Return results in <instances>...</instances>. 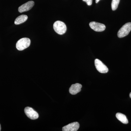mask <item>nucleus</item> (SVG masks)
<instances>
[{
  "mask_svg": "<svg viewBox=\"0 0 131 131\" xmlns=\"http://www.w3.org/2000/svg\"><path fill=\"white\" fill-rule=\"evenodd\" d=\"M27 19H28V16L26 15H22L16 18L14 24L16 25L21 24L26 21Z\"/></svg>",
  "mask_w": 131,
  "mask_h": 131,
  "instance_id": "nucleus-10",
  "label": "nucleus"
},
{
  "mask_svg": "<svg viewBox=\"0 0 131 131\" xmlns=\"http://www.w3.org/2000/svg\"><path fill=\"white\" fill-rule=\"evenodd\" d=\"M130 98H131V92L130 93Z\"/></svg>",
  "mask_w": 131,
  "mask_h": 131,
  "instance_id": "nucleus-15",
  "label": "nucleus"
},
{
  "mask_svg": "<svg viewBox=\"0 0 131 131\" xmlns=\"http://www.w3.org/2000/svg\"><path fill=\"white\" fill-rule=\"evenodd\" d=\"M53 28L54 31L59 35L64 34L67 30V27L62 21H57L54 23Z\"/></svg>",
  "mask_w": 131,
  "mask_h": 131,
  "instance_id": "nucleus-1",
  "label": "nucleus"
},
{
  "mask_svg": "<svg viewBox=\"0 0 131 131\" xmlns=\"http://www.w3.org/2000/svg\"><path fill=\"white\" fill-rule=\"evenodd\" d=\"M131 30V23H126L119 29L118 32V37L122 38L128 35Z\"/></svg>",
  "mask_w": 131,
  "mask_h": 131,
  "instance_id": "nucleus-3",
  "label": "nucleus"
},
{
  "mask_svg": "<svg viewBox=\"0 0 131 131\" xmlns=\"http://www.w3.org/2000/svg\"><path fill=\"white\" fill-rule=\"evenodd\" d=\"M80 127V124L78 122H74L71 123L63 127V131H77Z\"/></svg>",
  "mask_w": 131,
  "mask_h": 131,
  "instance_id": "nucleus-7",
  "label": "nucleus"
},
{
  "mask_svg": "<svg viewBox=\"0 0 131 131\" xmlns=\"http://www.w3.org/2000/svg\"><path fill=\"white\" fill-rule=\"evenodd\" d=\"M34 5V2L32 1H30L26 3L19 7V12L21 13L29 11L32 8Z\"/></svg>",
  "mask_w": 131,
  "mask_h": 131,
  "instance_id": "nucleus-8",
  "label": "nucleus"
},
{
  "mask_svg": "<svg viewBox=\"0 0 131 131\" xmlns=\"http://www.w3.org/2000/svg\"><path fill=\"white\" fill-rule=\"evenodd\" d=\"M82 85L80 83L73 84L69 89V92L71 94L75 95L79 93L81 90Z\"/></svg>",
  "mask_w": 131,
  "mask_h": 131,
  "instance_id": "nucleus-9",
  "label": "nucleus"
},
{
  "mask_svg": "<svg viewBox=\"0 0 131 131\" xmlns=\"http://www.w3.org/2000/svg\"><path fill=\"white\" fill-rule=\"evenodd\" d=\"M82 1L86 3L87 5L88 6H91L93 2V0H82Z\"/></svg>",
  "mask_w": 131,
  "mask_h": 131,
  "instance_id": "nucleus-13",
  "label": "nucleus"
},
{
  "mask_svg": "<svg viewBox=\"0 0 131 131\" xmlns=\"http://www.w3.org/2000/svg\"><path fill=\"white\" fill-rule=\"evenodd\" d=\"M89 26L91 29L96 32H102L105 30L106 26L104 24L98 23L95 21H92L89 24Z\"/></svg>",
  "mask_w": 131,
  "mask_h": 131,
  "instance_id": "nucleus-6",
  "label": "nucleus"
},
{
  "mask_svg": "<svg viewBox=\"0 0 131 131\" xmlns=\"http://www.w3.org/2000/svg\"><path fill=\"white\" fill-rule=\"evenodd\" d=\"M116 117L117 119L120 121L124 124H127L128 123V120L126 116L124 114L121 113H117L116 114Z\"/></svg>",
  "mask_w": 131,
  "mask_h": 131,
  "instance_id": "nucleus-11",
  "label": "nucleus"
},
{
  "mask_svg": "<svg viewBox=\"0 0 131 131\" xmlns=\"http://www.w3.org/2000/svg\"><path fill=\"white\" fill-rule=\"evenodd\" d=\"M94 62L95 68L100 73H106L108 72V69L107 67L100 60L98 59H96L95 60Z\"/></svg>",
  "mask_w": 131,
  "mask_h": 131,
  "instance_id": "nucleus-4",
  "label": "nucleus"
},
{
  "mask_svg": "<svg viewBox=\"0 0 131 131\" xmlns=\"http://www.w3.org/2000/svg\"><path fill=\"white\" fill-rule=\"evenodd\" d=\"M1 124H0V131H1Z\"/></svg>",
  "mask_w": 131,
  "mask_h": 131,
  "instance_id": "nucleus-16",
  "label": "nucleus"
},
{
  "mask_svg": "<svg viewBox=\"0 0 131 131\" xmlns=\"http://www.w3.org/2000/svg\"><path fill=\"white\" fill-rule=\"evenodd\" d=\"M120 2V0H112V8L113 11L117 9Z\"/></svg>",
  "mask_w": 131,
  "mask_h": 131,
  "instance_id": "nucleus-12",
  "label": "nucleus"
},
{
  "mask_svg": "<svg viewBox=\"0 0 131 131\" xmlns=\"http://www.w3.org/2000/svg\"><path fill=\"white\" fill-rule=\"evenodd\" d=\"M25 113L29 118L32 120L37 119L39 117L38 114L31 107H27L25 108Z\"/></svg>",
  "mask_w": 131,
  "mask_h": 131,
  "instance_id": "nucleus-5",
  "label": "nucleus"
},
{
  "mask_svg": "<svg viewBox=\"0 0 131 131\" xmlns=\"http://www.w3.org/2000/svg\"><path fill=\"white\" fill-rule=\"evenodd\" d=\"M100 0H95V2H96V3H98V2H99Z\"/></svg>",
  "mask_w": 131,
  "mask_h": 131,
  "instance_id": "nucleus-14",
  "label": "nucleus"
},
{
  "mask_svg": "<svg viewBox=\"0 0 131 131\" xmlns=\"http://www.w3.org/2000/svg\"><path fill=\"white\" fill-rule=\"evenodd\" d=\"M31 41L28 38H23L19 40L16 44V49L18 50L22 51L30 46Z\"/></svg>",
  "mask_w": 131,
  "mask_h": 131,
  "instance_id": "nucleus-2",
  "label": "nucleus"
}]
</instances>
